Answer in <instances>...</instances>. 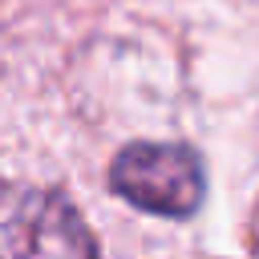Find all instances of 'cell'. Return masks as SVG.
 I'll return each instance as SVG.
<instances>
[{
    "label": "cell",
    "mask_w": 259,
    "mask_h": 259,
    "mask_svg": "<svg viewBox=\"0 0 259 259\" xmlns=\"http://www.w3.org/2000/svg\"><path fill=\"white\" fill-rule=\"evenodd\" d=\"M0 259H97L77 206L49 186H0Z\"/></svg>",
    "instance_id": "6da1fadb"
},
{
    "label": "cell",
    "mask_w": 259,
    "mask_h": 259,
    "mask_svg": "<svg viewBox=\"0 0 259 259\" xmlns=\"http://www.w3.org/2000/svg\"><path fill=\"white\" fill-rule=\"evenodd\" d=\"M109 182L125 202H134L150 214H170V219L194 214L202 202V190H206L198 154L190 146H174V142L125 146L109 166Z\"/></svg>",
    "instance_id": "7a4b0ae2"
}]
</instances>
